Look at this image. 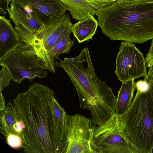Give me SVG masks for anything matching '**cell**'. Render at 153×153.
Here are the masks:
<instances>
[{
  "label": "cell",
  "mask_w": 153,
  "mask_h": 153,
  "mask_svg": "<svg viewBox=\"0 0 153 153\" xmlns=\"http://www.w3.org/2000/svg\"><path fill=\"white\" fill-rule=\"evenodd\" d=\"M13 105L22 129L20 137L27 153H61L66 112L53 90L39 83L18 94Z\"/></svg>",
  "instance_id": "1"
},
{
  "label": "cell",
  "mask_w": 153,
  "mask_h": 153,
  "mask_svg": "<svg viewBox=\"0 0 153 153\" xmlns=\"http://www.w3.org/2000/svg\"><path fill=\"white\" fill-rule=\"evenodd\" d=\"M56 61V67L66 72L76 90L80 107L90 111L92 120L100 126L115 113L117 97L111 88L97 76L88 49L74 58Z\"/></svg>",
  "instance_id": "2"
},
{
  "label": "cell",
  "mask_w": 153,
  "mask_h": 153,
  "mask_svg": "<svg viewBox=\"0 0 153 153\" xmlns=\"http://www.w3.org/2000/svg\"><path fill=\"white\" fill-rule=\"evenodd\" d=\"M96 15L102 33L112 40L142 44L153 39V1L122 4L117 0Z\"/></svg>",
  "instance_id": "3"
},
{
  "label": "cell",
  "mask_w": 153,
  "mask_h": 153,
  "mask_svg": "<svg viewBox=\"0 0 153 153\" xmlns=\"http://www.w3.org/2000/svg\"><path fill=\"white\" fill-rule=\"evenodd\" d=\"M150 89L137 90L130 107L120 115L127 135L141 153H151L153 149V102Z\"/></svg>",
  "instance_id": "4"
},
{
  "label": "cell",
  "mask_w": 153,
  "mask_h": 153,
  "mask_svg": "<svg viewBox=\"0 0 153 153\" xmlns=\"http://www.w3.org/2000/svg\"><path fill=\"white\" fill-rule=\"evenodd\" d=\"M68 13L53 24L45 27L36 35L32 34L20 24H15V29L22 43L16 49L22 53L35 56L45 66L47 51L63 37L71 35L73 26Z\"/></svg>",
  "instance_id": "5"
},
{
  "label": "cell",
  "mask_w": 153,
  "mask_h": 153,
  "mask_svg": "<svg viewBox=\"0 0 153 153\" xmlns=\"http://www.w3.org/2000/svg\"><path fill=\"white\" fill-rule=\"evenodd\" d=\"M94 153H141L127 135L116 113L96 127L91 142Z\"/></svg>",
  "instance_id": "6"
},
{
  "label": "cell",
  "mask_w": 153,
  "mask_h": 153,
  "mask_svg": "<svg viewBox=\"0 0 153 153\" xmlns=\"http://www.w3.org/2000/svg\"><path fill=\"white\" fill-rule=\"evenodd\" d=\"M96 125L80 114H66L61 153H94L90 143Z\"/></svg>",
  "instance_id": "7"
},
{
  "label": "cell",
  "mask_w": 153,
  "mask_h": 153,
  "mask_svg": "<svg viewBox=\"0 0 153 153\" xmlns=\"http://www.w3.org/2000/svg\"><path fill=\"white\" fill-rule=\"evenodd\" d=\"M143 54L131 42H121L117 55L115 73L122 82L147 75Z\"/></svg>",
  "instance_id": "8"
},
{
  "label": "cell",
  "mask_w": 153,
  "mask_h": 153,
  "mask_svg": "<svg viewBox=\"0 0 153 153\" xmlns=\"http://www.w3.org/2000/svg\"><path fill=\"white\" fill-rule=\"evenodd\" d=\"M0 65L10 72L12 79L20 84L24 79L47 76V68L35 56H30L13 50L0 60Z\"/></svg>",
  "instance_id": "9"
},
{
  "label": "cell",
  "mask_w": 153,
  "mask_h": 153,
  "mask_svg": "<svg viewBox=\"0 0 153 153\" xmlns=\"http://www.w3.org/2000/svg\"><path fill=\"white\" fill-rule=\"evenodd\" d=\"M8 13L10 19L15 24H21L33 35L39 33L45 27L30 6L19 0L11 1Z\"/></svg>",
  "instance_id": "10"
},
{
  "label": "cell",
  "mask_w": 153,
  "mask_h": 153,
  "mask_svg": "<svg viewBox=\"0 0 153 153\" xmlns=\"http://www.w3.org/2000/svg\"><path fill=\"white\" fill-rule=\"evenodd\" d=\"M27 4L35 13L45 27L63 17L67 10L59 0H19Z\"/></svg>",
  "instance_id": "11"
},
{
  "label": "cell",
  "mask_w": 153,
  "mask_h": 153,
  "mask_svg": "<svg viewBox=\"0 0 153 153\" xmlns=\"http://www.w3.org/2000/svg\"><path fill=\"white\" fill-rule=\"evenodd\" d=\"M22 43L10 20L0 16V60L10 51L16 50Z\"/></svg>",
  "instance_id": "12"
},
{
  "label": "cell",
  "mask_w": 153,
  "mask_h": 153,
  "mask_svg": "<svg viewBox=\"0 0 153 153\" xmlns=\"http://www.w3.org/2000/svg\"><path fill=\"white\" fill-rule=\"evenodd\" d=\"M65 6L67 10L76 20L85 19L96 15L99 9L90 0H59Z\"/></svg>",
  "instance_id": "13"
},
{
  "label": "cell",
  "mask_w": 153,
  "mask_h": 153,
  "mask_svg": "<svg viewBox=\"0 0 153 153\" xmlns=\"http://www.w3.org/2000/svg\"><path fill=\"white\" fill-rule=\"evenodd\" d=\"M70 36H64L46 53L45 66L52 73L55 72V59H59L58 56L61 54L68 53L74 44V40H72Z\"/></svg>",
  "instance_id": "14"
},
{
  "label": "cell",
  "mask_w": 153,
  "mask_h": 153,
  "mask_svg": "<svg viewBox=\"0 0 153 153\" xmlns=\"http://www.w3.org/2000/svg\"><path fill=\"white\" fill-rule=\"evenodd\" d=\"M99 25L93 15L79 20L73 26L72 32L79 43L92 39Z\"/></svg>",
  "instance_id": "15"
},
{
  "label": "cell",
  "mask_w": 153,
  "mask_h": 153,
  "mask_svg": "<svg viewBox=\"0 0 153 153\" xmlns=\"http://www.w3.org/2000/svg\"><path fill=\"white\" fill-rule=\"evenodd\" d=\"M19 120L14 105L9 102L4 109L0 110V132L5 137L9 134H17L15 126Z\"/></svg>",
  "instance_id": "16"
},
{
  "label": "cell",
  "mask_w": 153,
  "mask_h": 153,
  "mask_svg": "<svg viewBox=\"0 0 153 153\" xmlns=\"http://www.w3.org/2000/svg\"><path fill=\"white\" fill-rule=\"evenodd\" d=\"M135 88L134 80L122 82L118 92L115 106V113L120 115L124 113L131 105Z\"/></svg>",
  "instance_id": "17"
},
{
  "label": "cell",
  "mask_w": 153,
  "mask_h": 153,
  "mask_svg": "<svg viewBox=\"0 0 153 153\" xmlns=\"http://www.w3.org/2000/svg\"><path fill=\"white\" fill-rule=\"evenodd\" d=\"M0 72V89L1 92L3 89L10 84L11 79H12L11 75L8 70L4 66Z\"/></svg>",
  "instance_id": "18"
},
{
  "label": "cell",
  "mask_w": 153,
  "mask_h": 153,
  "mask_svg": "<svg viewBox=\"0 0 153 153\" xmlns=\"http://www.w3.org/2000/svg\"><path fill=\"white\" fill-rule=\"evenodd\" d=\"M7 144L11 147L23 148L22 141L21 137L17 134H9L6 137Z\"/></svg>",
  "instance_id": "19"
},
{
  "label": "cell",
  "mask_w": 153,
  "mask_h": 153,
  "mask_svg": "<svg viewBox=\"0 0 153 153\" xmlns=\"http://www.w3.org/2000/svg\"><path fill=\"white\" fill-rule=\"evenodd\" d=\"M99 9L108 7L111 5L116 0H90Z\"/></svg>",
  "instance_id": "20"
},
{
  "label": "cell",
  "mask_w": 153,
  "mask_h": 153,
  "mask_svg": "<svg viewBox=\"0 0 153 153\" xmlns=\"http://www.w3.org/2000/svg\"><path fill=\"white\" fill-rule=\"evenodd\" d=\"M150 88L149 84L144 79L140 80L135 82V88L141 92L148 91Z\"/></svg>",
  "instance_id": "21"
},
{
  "label": "cell",
  "mask_w": 153,
  "mask_h": 153,
  "mask_svg": "<svg viewBox=\"0 0 153 153\" xmlns=\"http://www.w3.org/2000/svg\"><path fill=\"white\" fill-rule=\"evenodd\" d=\"M7 0H0V13L1 14L6 15L9 13L10 8Z\"/></svg>",
  "instance_id": "22"
},
{
  "label": "cell",
  "mask_w": 153,
  "mask_h": 153,
  "mask_svg": "<svg viewBox=\"0 0 153 153\" xmlns=\"http://www.w3.org/2000/svg\"><path fill=\"white\" fill-rule=\"evenodd\" d=\"M149 69L147 75L144 77V79H148L153 80V62L149 67Z\"/></svg>",
  "instance_id": "23"
},
{
  "label": "cell",
  "mask_w": 153,
  "mask_h": 153,
  "mask_svg": "<svg viewBox=\"0 0 153 153\" xmlns=\"http://www.w3.org/2000/svg\"><path fill=\"white\" fill-rule=\"evenodd\" d=\"M118 1L121 4H125L135 2L153 1V0H118Z\"/></svg>",
  "instance_id": "24"
},
{
  "label": "cell",
  "mask_w": 153,
  "mask_h": 153,
  "mask_svg": "<svg viewBox=\"0 0 153 153\" xmlns=\"http://www.w3.org/2000/svg\"><path fill=\"white\" fill-rule=\"evenodd\" d=\"M145 59L147 66L149 67L150 65L153 62V53L146 56Z\"/></svg>",
  "instance_id": "25"
},
{
  "label": "cell",
  "mask_w": 153,
  "mask_h": 153,
  "mask_svg": "<svg viewBox=\"0 0 153 153\" xmlns=\"http://www.w3.org/2000/svg\"><path fill=\"white\" fill-rule=\"evenodd\" d=\"M144 80L146 81L150 85V92L153 102V80L148 79H144Z\"/></svg>",
  "instance_id": "26"
},
{
  "label": "cell",
  "mask_w": 153,
  "mask_h": 153,
  "mask_svg": "<svg viewBox=\"0 0 153 153\" xmlns=\"http://www.w3.org/2000/svg\"><path fill=\"white\" fill-rule=\"evenodd\" d=\"M0 110H1L4 109L5 107L4 99L1 92H0Z\"/></svg>",
  "instance_id": "27"
},
{
  "label": "cell",
  "mask_w": 153,
  "mask_h": 153,
  "mask_svg": "<svg viewBox=\"0 0 153 153\" xmlns=\"http://www.w3.org/2000/svg\"><path fill=\"white\" fill-rule=\"evenodd\" d=\"M152 39V40L150 44L149 50L148 52L147 53L146 56L149 55L153 53V39Z\"/></svg>",
  "instance_id": "28"
},
{
  "label": "cell",
  "mask_w": 153,
  "mask_h": 153,
  "mask_svg": "<svg viewBox=\"0 0 153 153\" xmlns=\"http://www.w3.org/2000/svg\"><path fill=\"white\" fill-rule=\"evenodd\" d=\"M13 0H7L8 4H9L10 3L11 1Z\"/></svg>",
  "instance_id": "29"
},
{
  "label": "cell",
  "mask_w": 153,
  "mask_h": 153,
  "mask_svg": "<svg viewBox=\"0 0 153 153\" xmlns=\"http://www.w3.org/2000/svg\"><path fill=\"white\" fill-rule=\"evenodd\" d=\"M116 1H117L118 0H116Z\"/></svg>",
  "instance_id": "30"
}]
</instances>
